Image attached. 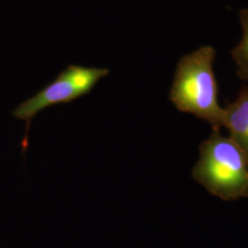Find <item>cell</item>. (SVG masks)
Instances as JSON below:
<instances>
[{"mask_svg": "<svg viewBox=\"0 0 248 248\" xmlns=\"http://www.w3.org/2000/svg\"><path fill=\"white\" fill-rule=\"evenodd\" d=\"M109 74L108 68L68 65L52 83L34 96L20 103L12 112L16 119L26 123L23 149L28 146V134L31 120L39 112L57 104L70 103L91 92L102 78Z\"/></svg>", "mask_w": 248, "mask_h": 248, "instance_id": "obj_3", "label": "cell"}, {"mask_svg": "<svg viewBox=\"0 0 248 248\" xmlns=\"http://www.w3.org/2000/svg\"><path fill=\"white\" fill-rule=\"evenodd\" d=\"M215 57L216 50L212 45L182 56L177 63L169 99L179 111L208 123L213 131H221L223 108L218 100Z\"/></svg>", "mask_w": 248, "mask_h": 248, "instance_id": "obj_1", "label": "cell"}, {"mask_svg": "<svg viewBox=\"0 0 248 248\" xmlns=\"http://www.w3.org/2000/svg\"><path fill=\"white\" fill-rule=\"evenodd\" d=\"M239 19L242 27V38L238 45L232 50L231 54L236 64L240 78L248 84V9L240 11Z\"/></svg>", "mask_w": 248, "mask_h": 248, "instance_id": "obj_5", "label": "cell"}, {"mask_svg": "<svg viewBox=\"0 0 248 248\" xmlns=\"http://www.w3.org/2000/svg\"><path fill=\"white\" fill-rule=\"evenodd\" d=\"M191 176L197 183L222 201L248 198V157L239 146L220 131L200 145Z\"/></svg>", "mask_w": 248, "mask_h": 248, "instance_id": "obj_2", "label": "cell"}, {"mask_svg": "<svg viewBox=\"0 0 248 248\" xmlns=\"http://www.w3.org/2000/svg\"><path fill=\"white\" fill-rule=\"evenodd\" d=\"M222 128L248 157V84L240 89L234 101L223 108Z\"/></svg>", "mask_w": 248, "mask_h": 248, "instance_id": "obj_4", "label": "cell"}]
</instances>
